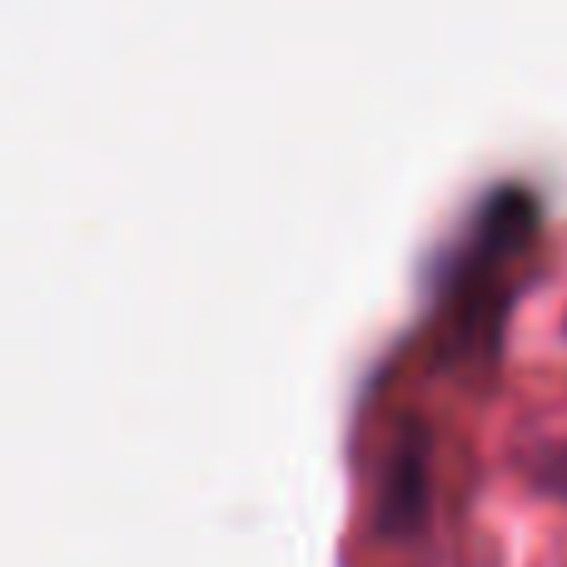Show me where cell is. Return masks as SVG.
<instances>
[{
	"label": "cell",
	"mask_w": 567,
	"mask_h": 567,
	"mask_svg": "<svg viewBox=\"0 0 567 567\" xmlns=\"http://www.w3.org/2000/svg\"><path fill=\"white\" fill-rule=\"evenodd\" d=\"M423 513V453L403 449L389 468V488H383V528L399 533L413 528Z\"/></svg>",
	"instance_id": "obj_1"
}]
</instances>
